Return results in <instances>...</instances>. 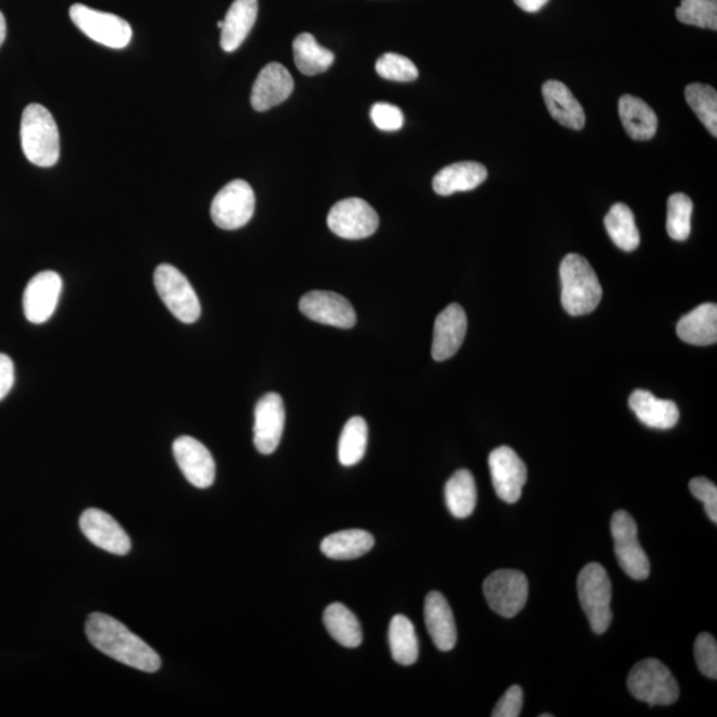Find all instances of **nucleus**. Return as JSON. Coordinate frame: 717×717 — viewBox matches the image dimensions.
<instances>
[{
  "instance_id": "f257e3e1",
  "label": "nucleus",
  "mask_w": 717,
  "mask_h": 717,
  "mask_svg": "<svg viewBox=\"0 0 717 717\" xmlns=\"http://www.w3.org/2000/svg\"><path fill=\"white\" fill-rule=\"evenodd\" d=\"M88 641L100 653L134 667L138 671L158 672L161 658L141 638L131 632L122 622L107 614L95 613L86 623Z\"/></svg>"
},
{
  "instance_id": "f03ea898",
  "label": "nucleus",
  "mask_w": 717,
  "mask_h": 717,
  "mask_svg": "<svg viewBox=\"0 0 717 717\" xmlns=\"http://www.w3.org/2000/svg\"><path fill=\"white\" fill-rule=\"evenodd\" d=\"M563 306L572 317L590 314L601 304L602 286L592 264L580 255H568L559 268Z\"/></svg>"
},
{
  "instance_id": "7ed1b4c3",
  "label": "nucleus",
  "mask_w": 717,
  "mask_h": 717,
  "mask_svg": "<svg viewBox=\"0 0 717 717\" xmlns=\"http://www.w3.org/2000/svg\"><path fill=\"white\" fill-rule=\"evenodd\" d=\"M21 140L24 156L40 168H51L60 158L59 129L52 113L40 104H29L23 112Z\"/></svg>"
},
{
  "instance_id": "20e7f679",
  "label": "nucleus",
  "mask_w": 717,
  "mask_h": 717,
  "mask_svg": "<svg viewBox=\"0 0 717 717\" xmlns=\"http://www.w3.org/2000/svg\"><path fill=\"white\" fill-rule=\"evenodd\" d=\"M577 583L578 595L592 630L595 634H605L613 620V589L606 569L598 563L589 564L581 570Z\"/></svg>"
},
{
  "instance_id": "39448f33",
  "label": "nucleus",
  "mask_w": 717,
  "mask_h": 717,
  "mask_svg": "<svg viewBox=\"0 0 717 717\" xmlns=\"http://www.w3.org/2000/svg\"><path fill=\"white\" fill-rule=\"evenodd\" d=\"M629 690L638 701L648 706H670L679 699V685L662 662L654 658L639 662L628 679Z\"/></svg>"
},
{
  "instance_id": "423d86ee",
  "label": "nucleus",
  "mask_w": 717,
  "mask_h": 717,
  "mask_svg": "<svg viewBox=\"0 0 717 717\" xmlns=\"http://www.w3.org/2000/svg\"><path fill=\"white\" fill-rule=\"evenodd\" d=\"M154 286L162 302L180 322L191 324L200 319V299L178 269L168 263L160 264L154 271Z\"/></svg>"
},
{
  "instance_id": "0eeeda50",
  "label": "nucleus",
  "mask_w": 717,
  "mask_h": 717,
  "mask_svg": "<svg viewBox=\"0 0 717 717\" xmlns=\"http://www.w3.org/2000/svg\"><path fill=\"white\" fill-rule=\"evenodd\" d=\"M70 16L75 26L89 39L114 50L128 46L134 35L131 24L123 17L89 9L81 3L72 5Z\"/></svg>"
},
{
  "instance_id": "6e6552de",
  "label": "nucleus",
  "mask_w": 717,
  "mask_h": 717,
  "mask_svg": "<svg viewBox=\"0 0 717 717\" xmlns=\"http://www.w3.org/2000/svg\"><path fill=\"white\" fill-rule=\"evenodd\" d=\"M255 210V190L246 181L234 180L217 193L210 214L217 226L224 231H237L249 224Z\"/></svg>"
},
{
  "instance_id": "1a4fd4ad",
  "label": "nucleus",
  "mask_w": 717,
  "mask_h": 717,
  "mask_svg": "<svg viewBox=\"0 0 717 717\" xmlns=\"http://www.w3.org/2000/svg\"><path fill=\"white\" fill-rule=\"evenodd\" d=\"M614 549L620 568L635 581L650 576V560L638 540V527L628 511L618 510L611 518Z\"/></svg>"
},
{
  "instance_id": "9d476101",
  "label": "nucleus",
  "mask_w": 717,
  "mask_h": 717,
  "mask_svg": "<svg viewBox=\"0 0 717 717\" xmlns=\"http://www.w3.org/2000/svg\"><path fill=\"white\" fill-rule=\"evenodd\" d=\"M487 605L504 618H514L526 607L529 596V582L518 570H497L484 582Z\"/></svg>"
},
{
  "instance_id": "9b49d317",
  "label": "nucleus",
  "mask_w": 717,
  "mask_h": 717,
  "mask_svg": "<svg viewBox=\"0 0 717 717\" xmlns=\"http://www.w3.org/2000/svg\"><path fill=\"white\" fill-rule=\"evenodd\" d=\"M327 225L337 237L363 239L378 231L379 215L371 205L361 198H347L335 203L330 210Z\"/></svg>"
},
{
  "instance_id": "f8f14e48",
  "label": "nucleus",
  "mask_w": 717,
  "mask_h": 717,
  "mask_svg": "<svg viewBox=\"0 0 717 717\" xmlns=\"http://www.w3.org/2000/svg\"><path fill=\"white\" fill-rule=\"evenodd\" d=\"M487 462L497 496L505 503H517L522 496V487L528 480L526 462L509 447L494 449Z\"/></svg>"
},
{
  "instance_id": "ddd939ff",
  "label": "nucleus",
  "mask_w": 717,
  "mask_h": 717,
  "mask_svg": "<svg viewBox=\"0 0 717 717\" xmlns=\"http://www.w3.org/2000/svg\"><path fill=\"white\" fill-rule=\"evenodd\" d=\"M62 288V276L55 271L36 274L24 290L23 309L27 321L46 323L57 310Z\"/></svg>"
},
{
  "instance_id": "4468645a",
  "label": "nucleus",
  "mask_w": 717,
  "mask_h": 717,
  "mask_svg": "<svg viewBox=\"0 0 717 717\" xmlns=\"http://www.w3.org/2000/svg\"><path fill=\"white\" fill-rule=\"evenodd\" d=\"M299 310L311 321L333 325L337 329H353L357 324V312L341 294L311 292L304 295Z\"/></svg>"
},
{
  "instance_id": "2eb2a0df",
  "label": "nucleus",
  "mask_w": 717,
  "mask_h": 717,
  "mask_svg": "<svg viewBox=\"0 0 717 717\" xmlns=\"http://www.w3.org/2000/svg\"><path fill=\"white\" fill-rule=\"evenodd\" d=\"M173 454L193 486L207 490L215 480V462L212 454L198 440L181 436L173 444Z\"/></svg>"
},
{
  "instance_id": "dca6fc26",
  "label": "nucleus",
  "mask_w": 717,
  "mask_h": 717,
  "mask_svg": "<svg viewBox=\"0 0 717 717\" xmlns=\"http://www.w3.org/2000/svg\"><path fill=\"white\" fill-rule=\"evenodd\" d=\"M285 404L279 394H268L258 401L255 412V445L259 454H274L285 430Z\"/></svg>"
},
{
  "instance_id": "f3484780",
  "label": "nucleus",
  "mask_w": 717,
  "mask_h": 717,
  "mask_svg": "<svg viewBox=\"0 0 717 717\" xmlns=\"http://www.w3.org/2000/svg\"><path fill=\"white\" fill-rule=\"evenodd\" d=\"M81 529L95 546L116 556L131 552L132 542L119 522L106 511L87 509L81 517Z\"/></svg>"
},
{
  "instance_id": "a211bd4d",
  "label": "nucleus",
  "mask_w": 717,
  "mask_h": 717,
  "mask_svg": "<svg viewBox=\"0 0 717 717\" xmlns=\"http://www.w3.org/2000/svg\"><path fill=\"white\" fill-rule=\"evenodd\" d=\"M467 330V314L460 305L452 304L440 312L433 330V359L444 361L454 357L466 339Z\"/></svg>"
},
{
  "instance_id": "6ab92c4d",
  "label": "nucleus",
  "mask_w": 717,
  "mask_h": 717,
  "mask_svg": "<svg viewBox=\"0 0 717 717\" xmlns=\"http://www.w3.org/2000/svg\"><path fill=\"white\" fill-rule=\"evenodd\" d=\"M294 81L290 72L280 63H270L259 72L251 89V106L258 112L271 110L290 98Z\"/></svg>"
},
{
  "instance_id": "aec40b11",
  "label": "nucleus",
  "mask_w": 717,
  "mask_h": 717,
  "mask_svg": "<svg viewBox=\"0 0 717 717\" xmlns=\"http://www.w3.org/2000/svg\"><path fill=\"white\" fill-rule=\"evenodd\" d=\"M424 619L427 630L430 632L432 642L440 651L454 650L457 643V628L454 611L438 592L427 595L424 604Z\"/></svg>"
},
{
  "instance_id": "412c9836",
  "label": "nucleus",
  "mask_w": 717,
  "mask_h": 717,
  "mask_svg": "<svg viewBox=\"0 0 717 717\" xmlns=\"http://www.w3.org/2000/svg\"><path fill=\"white\" fill-rule=\"evenodd\" d=\"M542 95H544L552 118L556 119L560 125L581 131L586 124V114H584L580 101L574 98L566 84L558 81L546 82L542 87Z\"/></svg>"
},
{
  "instance_id": "4be33fe9",
  "label": "nucleus",
  "mask_w": 717,
  "mask_h": 717,
  "mask_svg": "<svg viewBox=\"0 0 717 717\" xmlns=\"http://www.w3.org/2000/svg\"><path fill=\"white\" fill-rule=\"evenodd\" d=\"M629 404L644 425L655 428V430H671L678 424L680 413L677 404L671 400L658 399L648 391H634Z\"/></svg>"
},
{
  "instance_id": "5701e85b",
  "label": "nucleus",
  "mask_w": 717,
  "mask_h": 717,
  "mask_svg": "<svg viewBox=\"0 0 717 717\" xmlns=\"http://www.w3.org/2000/svg\"><path fill=\"white\" fill-rule=\"evenodd\" d=\"M486 177V168L480 162L463 161L442 169L433 178L432 185L437 195L450 196L457 191L479 188Z\"/></svg>"
},
{
  "instance_id": "b1692460",
  "label": "nucleus",
  "mask_w": 717,
  "mask_h": 717,
  "mask_svg": "<svg viewBox=\"0 0 717 717\" xmlns=\"http://www.w3.org/2000/svg\"><path fill=\"white\" fill-rule=\"evenodd\" d=\"M258 16V0H234L221 28V47L234 52L243 46Z\"/></svg>"
},
{
  "instance_id": "393cba45",
  "label": "nucleus",
  "mask_w": 717,
  "mask_h": 717,
  "mask_svg": "<svg viewBox=\"0 0 717 717\" xmlns=\"http://www.w3.org/2000/svg\"><path fill=\"white\" fill-rule=\"evenodd\" d=\"M680 339L694 346H710L717 342V306L703 304L684 316L677 325Z\"/></svg>"
},
{
  "instance_id": "a878e982",
  "label": "nucleus",
  "mask_w": 717,
  "mask_h": 717,
  "mask_svg": "<svg viewBox=\"0 0 717 717\" xmlns=\"http://www.w3.org/2000/svg\"><path fill=\"white\" fill-rule=\"evenodd\" d=\"M619 118L626 132L636 141H647L658 129V118L646 101L625 95L619 100Z\"/></svg>"
},
{
  "instance_id": "bb28decb",
  "label": "nucleus",
  "mask_w": 717,
  "mask_h": 717,
  "mask_svg": "<svg viewBox=\"0 0 717 717\" xmlns=\"http://www.w3.org/2000/svg\"><path fill=\"white\" fill-rule=\"evenodd\" d=\"M375 539L366 530H342L322 541L321 551L325 557L337 560L355 559L372 551Z\"/></svg>"
},
{
  "instance_id": "cd10ccee",
  "label": "nucleus",
  "mask_w": 717,
  "mask_h": 717,
  "mask_svg": "<svg viewBox=\"0 0 717 717\" xmlns=\"http://www.w3.org/2000/svg\"><path fill=\"white\" fill-rule=\"evenodd\" d=\"M323 622L329 634L343 647L357 648L363 642L359 620L345 605L327 606L323 613Z\"/></svg>"
},
{
  "instance_id": "c85d7f7f",
  "label": "nucleus",
  "mask_w": 717,
  "mask_h": 717,
  "mask_svg": "<svg viewBox=\"0 0 717 717\" xmlns=\"http://www.w3.org/2000/svg\"><path fill=\"white\" fill-rule=\"evenodd\" d=\"M445 503L452 516L456 518H468L474 511L478 504V487L473 474L467 469L457 471L445 485Z\"/></svg>"
},
{
  "instance_id": "c756f323",
  "label": "nucleus",
  "mask_w": 717,
  "mask_h": 717,
  "mask_svg": "<svg viewBox=\"0 0 717 717\" xmlns=\"http://www.w3.org/2000/svg\"><path fill=\"white\" fill-rule=\"evenodd\" d=\"M295 64L304 75L323 74L333 65L334 53L318 44L311 34H300L293 44Z\"/></svg>"
},
{
  "instance_id": "7c9ffc66",
  "label": "nucleus",
  "mask_w": 717,
  "mask_h": 717,
  "mask_svg": "<svg viewBox=\"0 0 717 717\" xmlns=\"http://www.w3.org/2000/svg\"><path fill=\"white\" fill-rule=\"evenodd\" d=\"M391 654L401 666H412L419 658V639L415 626L406 616H395L390 623Z\"/></svg>"
},
{
  "instance_id": "2f4dec72",
  "label": "nucleus",
  "mask_w": 717,
  "mask_h": 717,
  "mask_svg": "<svg viewBox=\"0 0 717 717\" xmlns=\"http://www.w3.org/2000/svg\"><path fill=\"white\" fill-rule=\"evenodd\" d=\"M605 226L608 236L620 250L634 251L641 244L635 217L628 205H613L610 212L605 217Z\"/></svg>"
},
{
  "instance_id": "473e14b6",
  "label": "nucleus",
  "mask_w": 717,
  "mask_h": 717,
  "mask_svg": "<svg viewBox=\"0 0 717 717\" xmlns=\"http://www.w3.org/2000/svg\"><path fill=\"white\" fill-rule=\"evenodd\" d=\"M367 442H369V427L363 418L355 416L347 421L339 438L337 457L342 466L353 467L363 460Z\"/></svg>"
},
{
  "instance_id": "72a5a7b5",
  "label": "nucleus",
  "mask_w": 717,
  "mask_h": 717,
  "mask_svg": "<svg viewBox=\"0 0 717 717\" xmlns=\"http://www.w3.org/2000/svg\"><path fill=\"white\" fill-rule=\"evenodd\" d=\"M685 100L714 137L717 136V94L706 84L694 83L685 88Z\"/></svg>"
},
{
  "instance_id": "f704fd0d",
  "label": "nucleus",
  "mask_w": 717,
  "mask_h": 717,
  "mask_svg": "<svg viewBox=\"0 0 717 717\" xmlns=\"http://www.w3.org/2000/svg\"><path fill=\"white\" fill-rule=\"evenodd\" d=\"M694 203L683 193H675L667 202V233L675 240H685L691 234Z\"/></svg>"
},
{
  "instance_id": "c9c22d12",
  "label": "nucleus",
  "mask_w": 717,
  "mask_h": 717,
  "mask_svg": "<svg viewBox=\"0 0 717 717\" xmlns=\"http://www.w3.org/2000/svg\"><path fill=\"white\" fill-rule=\"evenodd\" d=\"M679 22L690 26L717 29V0H682L677 9Z\"/></svg>"
},
{
  "instance_id": "e433bc0d",
  "label": "nucleus",
  "mask_w": 717,
  "mask_h": 717,
  "mask_svg": "<svg viewBox=\"0 0 717 717\" xmlns=\"http://www.w3.org/2000/svg\"><path fill=\"white\" fill-rule=\"evenodd\" d=\"M376 72L383 79L393 82H413L418 79V67L406 57L397 53H384L378 59Z\"/></svg>"
},
{
  "instance_id": "4c0bfd02",
  "label": "nucleus",
  "mask_w": 717,
  "mask_h": 717,
  "mask_svg": "<svg viewBox=\"0 0 717 717\" xmlns=\"http://www.w3.org/2000/svg\"><path fill=\"white\" fill-rule=\"evenodd\" d=\"M695 659L699 671L709 679L717 678V643L716 639L703 632L696 638Z\"/></svg>"
},
{
  "instance_id": "58836bf2",
  "label": "nucleus",
  "mask_w": 717,
  "mask_h": 717,
  "mask_svg": "<svg viewBox=\"0 0 717 717\" xmlns=\"http://www.w3.org/2000/svg\"><path fill=\"white\" fill-rule=\"evenodd\" d=\"M371 119L379 129L395 132L403 128L404 114L400 108L388 104V102H376L371 108Z\"/></svg>"
},
{
  "instance_id": "ea45409f",
  "label": "nucleus",
  "mask_w": 717,
  "mask_h": 717,
  "mask_svg": "<svg viewBox=\"0 0 717 717\" xmlns=\"http://www.w3.org/2000/svg\"><path fill=\"white\" fill-rule=\"evenodd\" d=\"M690 492L704 504L709 520L717 523V487L706 478H696L690 482Z\"/></svg>"
},
{
  "instance_id": "a19ab883",
  "label": "nucleus",
  "mask_w": 717,
  "mask_h": 717,
  "mask_svg": "<svg viewBox=\"0 0 717 717\" xmlns=\"http://www.w3.org/2000/svg\"><path fill=\"white\" fill-rule=\"evenodd\" d=\"M523 704V692L520 685H511L505 695L499 699L493 717H518L521 715Z\"/></svg>"
},
{
  "instance_id": "79ce46f5",
  "label": "nucleus",
  "mask_w": 717,
  "mask_h": 717,
  "mask_svg": "<svg viewBox=\"0 0 717 717\" xmlns=\"http://www.w3.org/2000/svg\"><path fill=\"white\" fill-rule=\"evenodd\" d=\"M15 383V367L8 355L0 354V400L10 394Z\"/></svg>"
},
{
  "instance_id": "37998d69",
  "label": "nucleus",
  "mask_w": 717,
  "mask_h": 717,
  "mask_svg": "<svg viewBox=\"0 0 717 717\" xmlns=\"http://www.w3.org/2000/svg\"><path fill=\"white\" fill-rule=\"evenodd\" d=\"M547 2H549V0H515L518 8L522 11L530 12V14H534V12L544 9Z\"/></svg>"
},
{
  "instance_id": "c03bdc74",
  "label": "nucleus",
  "mask_w": 717,
  "mask_h": 717,
  "mask_svg": "<svg viewBox=\"0 0 717 717\" xmlns=\"http://www.w3.org/2000/svg\"><path fill=\"white\" fill-rule=\"evenodd\" d=\"M5 35H8V24H5L4 15L0 12V47L4 44Z\"/></svg>"
},
{
  "instance_id": "a18cd8bd",
  "label": "nucleus",
  "mask_w": 717,
  "mask_h": 717,
  "mask_svg": "<svg viewBox=\"0 0 717 717\" xmlns=\"http://www.w3.org/2000/svg\"><path fill=\"white\" fill-rule=\"evenodd\" d=\"M217 26H219L220 29L224 27V21H220L219 23H217Z\"/></svg>"
},
{
  "instance_id": "49530a36",
  "label": "nucleus",
  "mask_w": 717,
  "mask_h": 717,
  "mask_svg": "<svg viewBox=\"0 0 717 717\" xmlns=\"http://www.w3.org/2000/svg\"><path fill=\"white\" fill-rule=\"evenodd\" d=\"M552 716L553 715H551V714L541 715V717H552Z\"/></svg>"
}]
</instances>
